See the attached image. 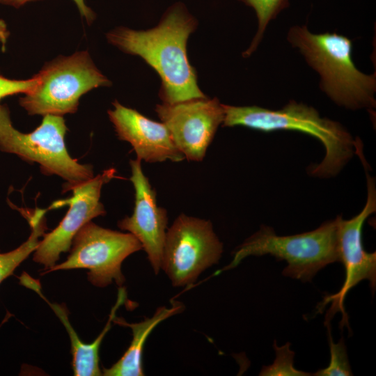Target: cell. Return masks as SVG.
<instances>
[{"label": "cell", "mask_w": 376, "mask_h": 376, "mask_svg": "<svg viewBox=\"0 0 376 376\" xmlns=\"http://www.w3.org/2000/svg\"><path fill=\"white\" fill-rule=\"evenodd\" d=\"M155 111L168 128L177 148L185 159L194 162L204 159L224 118L222 104L217 97L159 104Z\"/></svg>", "instance_id": "9c48e42d"}, {"label": "cell", "mask_w": 376, "mask_h": 376, "mask_svg": "<svg viewBox=\"0 0 376 376\" xmlns=\"http://www.w3.org/2000/svg\"><path fill=\"white\" fill-rule=\"evenodd\" d=\"M33 0H0V4L19 8ZM82 17L90 24L95 19L94 12L86 4L84 0H73Z\"/></svg>", "instance_id": "44dd1931"}, {"label": "cell", "mask_w": 376, "mask_h": 376, "mask_svg": "<svg viewBox=\"0 0 376 376\" xmlns=\"http://www.w3.org/2000/svg\"><path fill=\"white\" fill-rule=\"evenodd\" d=\"M36 86L19 100L29 115L63 116L75 113L80 97L89 91L109 86L87 51L54 59L37 74Z\"/></svg>", "instance_id": "8992f818"}, {"label": "cell", "mask_w": 376, "mask_h": 376, "mask_svg": "<svg viewBox=\"0 0 376 376\" xmlns=\"http://www.w3.org/2000/svg\"><path fill=\"white\" fill-rule=\"evenodd\" d=\"M47 210L36 208L32 214L24 215L28 220L31 232L26 242L14 250L6 253H0V283L9 276L12 275L15 269L29 256L35 251L47 229L45 213Z\"/></svg>", "instance_id": "2e32d148"}, {"label": "cell", "mask_w": 376, "mask_h": 376, "mask_svg": "<svg viewBox=\"0 0 376 376\" xmlns=\"http://www.w3.org/2000/svg\"><path fill=\"white\" fill-rule=\"evenodd\" d=\"M223 127L242 126L265 132L276 130L298 131L320 140L326 154L308 173L315 177L336 175L351 159L357 141L340 123L320 117L312 107L290 100L283 108L272 110L258 106H232L222 104Z\"/></svg>", "instance_id": "7a4b0ae2"}, {"label": "cell", "mask_w": 376, "mask_h": 376, "mask_svg": "<svg viewBox=\"0 0 376 376\" xmlns=\"http://www.w3.org/2000/svg\"><path fill=\"white\" fill-rule=\"evenodd\" d=\"M112 104L107 113L116 134L132 146L137 159L149 163L185 159L162 122L151 120L117 100Z\"/></svg>", "instance_id": "4fadbf2b"}, {"label": "cell", "mask_w": 376, "mask_h": 376, "mask_svg": "<svg viewBox=\"0 0 376 376\" xmlns=\"http://www.w3.org/2000/svg\"><path fill=\"white\" fill-rule=\"evenodd\" d=\"M251 7L255 11L258 19V29L251 45L242 56H250L258 48L269 23L290 5L289 0H237Z\"/></svg>", "instance_id": "e0dca14e"}, {"label": "cell", "mask_w": 376, "mask_h": 376, "mask_svg": "<svg viewBox=\"0 0 376 376\" xmlns=\"http://www.w3.org/2000/svg\"><path fill=\"white\" fill-rule=\"evenodd\" d=\"M270 254L288 265L283 274L311 281L327 265L340 262L338 251L337 220L327 221L319 228L301 234L277 235L271 227L262 226L233 252L231 262L213 276L235 268L250 256Z\"/></svg>", "instance_id": "277c9868"}, {"label": "cell", "mask_w": 376, "mask_h": 376, "mask_svg": "<svg viewBox=\"0 0 376 376\" xmlns=\"http://www.w3.org/2000/svg\"><path fill=\"white\" fill-rule=\"evenodd\" d=\"M184 305L179 301H172L171 306L159 307L150 318H146L137 323H128L122 318L114 317L113 321L120 325L131 329V343L120 359L110 368L102 369L104 376H142V353L144 344L152 330L162 321L182 312Z\"/></svg>", "instance_id": "9a60e30c"}, {"label": "cell", "mask_w": 376, "mask_h": 376, "mask_svg": "<svg viewBox=\"0 0 376 376\" xmlns=\"http://www.w3.org/2000/svg\"><path fill=\"white\" fill-rule=\"evenodd\" d=\"M276 359L274 363L268 366H263L259 375L262 376H307L311 375L296 369L293 366L295 352L290 350V343L279 347L276 340L274 343Z\"/></svg>", "instance_id": "ac0fdd59"}, {"label": "cell", "mask_w": 376, "mask_h": 376, "mask_svg": "<svg viewBox=\"0 0 376 376\" xmlns=\"http://www.w3.org/2000/svg\"><path fill=\"white\" fill-rule=\"evenodd\" d=\"M19 282L22 285L36 292L49 304L65 327L70 339L74 375L75 376L102 375V372L99 366L100 347L106 334L111 329V322L116 316V311L125 301L126 295L125 288H119L116 303L113 306L109 320L102 332L92 343L86 344L80 340L71 325L66 308L63 305L51 303L47 300L41 292V286L38 280L34 279L24 272L19 277Z\"/></svg>", "instance_id": "5bb4252c"}, {"label": "cell", "mask_w": 376, "mask_h": 376, "mask_svg": "<svg viewBox=\"0 0 376 376\" xmlns=\"http://www.w3.org/2000/svg\"><path fill=\"white\" fill-rule=\"evenodd\" d=\"M38 82V75L26 80L10 79L0 75V100L9 95L25 94L31 91Z\"/></svg>", "instance_id": "ffe728a7"}, {"label": "cell", "mask_w": 376, "mask_h": 376, "mask_svg": "<svg viewBox=\"0 0 376 376\" xmlns=\"http://www.w3.org/2000/svg\"><path fill=\"white\" fill-rule=\"evenodd\" d=\"M287 40L319 74L320 88L334 103L352 110L375 107L376 74L357 68L350 38L335 32L313 33L306 25H295Z\"/></svg>", "instance_id": "3957f363"}, {"label": "cell", "mask_w": 376, "mask_h": 376, "mask_svg": "<svg viewBox=\"0 0 376 376\" xmlns=\"http://www.w3.org/2000/svg\"><path fill=\"white\" fill-rule=\"evenodd\" d=\"M10 36V32L7 24L3 19H0V44L5 48L7 40Z\"/></svg>", "instance_id": "7402d4cb"}, {"label": "cell", "mask_w": 376, "mask_h": 376, "mask_svg": "<svg viewBox=\"0 0 376 376\" xmlns=\"http://www.w3.org/2000/svg\"><path fill=\"white\" fill-rule=\"evenodd\" d=\"M67 130L63 116L45 115L33 132H21L13 125L8 109L0 104V150L38 164L45 175L61 177L65 181L63 191L94 176L91 165L79 164L69 155L65 142Z\"/></svg>", "instance_id": "5b68a950"}, {"label": "cell", "mask_w": 376, "mask_h": 376, "mask_svg": "<svg viewBox=\"0 0 376 376\" xmlns=\"http://www.w3.org/2000/svg\"><path fill=\"white\" fill-rule=\"evenodd\" d=\"M198 26L184 3H175L155 27L136 31L120 26L107 33L109 43L127 54L140 56L161 79L159 97L174 104L207 96L197 83L195 68L189 61L187 43Z\"/></svg>", "instance_id": "6da1fadb"}, {"label": "cell", "mask_w": 376, "mask_h": 376, "mask_svg": "<svg viewBox=\"0 0 376 376\" xmlns=\"http://www.w3.org/2000/svg\"><path fill=\"white\" fill-rule=\"evenodd\" d=\"M66 260L44 274L61 269H88V279L94 285L106 287L113 282L121 287L125 279L121 265L125 258L142 249L140 242L130 233L101 227L91 221L75 236Z\"/></svg>", "instance_id": "52a82bcc"}, {"label": "cell", "mask_w": 376, "mask_h": 376, "mask_svg": "<svg viewBox=\"0 0 376 376\" xmlns=\"http://www.w3.org/2000/svg\"><path fill=\"white\" fill-rule=\"evenodd\" d=\"M222 252L223 244L210 221L182 213L167 229L161 269L172 285L188 287L218 263Z\"/></svg>", "instance_id": "ba28073f"}, {"label": "cell", "mask_w": 376, "mask_h": 376, "mask_svg": "<svg viewBox=\"0 0 376 376\" xmlns=\"http://www.w3.org/2000/svg\"><path fill=\"white\" fill-rule=\"evenodd\" d=\"M130 180L134 186V207L131 216L120 220L118 227L132 234L146 252L155 274L161 269L167 231L166 210L159 206L155 190L141 168V161L131 159Z\"/></svg>", "instance_id": "7c38bea8"}, {"label": "cell", "mask_w": 376, "mask_h": 376, "mask_svg": "<svg viewBox=\"0 0 376 376\" xmlns=\"http://www.w3.org/2000/svg\"><path fill=\"white\" fill-rule=\"evenodd\" d=\"M116 173L113 168L104 170L71 189L72 196L61 201L70 206L66 214L53 230L43 235L34 251V262L43 265L46 270L52 268L61 254L70 249L78 231L93 219L105 214L100 201L102 187L115 178Z\"/></svg>", "instance_id": "30bf717a"}, {"label": "cell", "mask_w": 376, "mask_h": 376, "mask_svg": "<svg viewBox=\"0 0 376 376\" xmlns=\"http://www.w3.org/2000/svg\"><path fill=\"white\" fill-rule=\"evenodd\" d=\"M368 196L359 214L349 220L338 216L337 237L340 262L345 270V281L340 290L326 297L324 304L332 302L328 313L331 317L340 311L344 313L343 301L347 292L359 282L368 280L373 290L376 285V253L367 252L363 245L362 228L366 219L376 210L374 179L367 174Z\"/></svg>", "instance_id": "8fae6325"}, {"label": "cell", "mask_w": 376, "mask_h": 376, "mask_svg": "<svg viewBox=\"0 0 376 376\" xmlns=\"http://www.w3.org/2000/svg\"><path fill=\"white\" fill-rule=\"evenodd\" d=\"M10 315H10L9 313H7V315H6V316L5 317L3 321V322H1V324H0V327H1V326L3 324V322H6V321L10 318Z\"/></svg>", "instance_id": "603a6c76"}, {"label": "cell", "mask_w": 376, "mask_h": 376, "mask_svg": "<svg viewBox=\"0 0 376 376\" xmlns=\"http://www.w3.org/2000/svg\"><path fill=\"white\" fill-rule=\"evenodd\" d=\"M331 359L329 366L313 374L315 376H350L352 375L347 359L345 342L341 338L335 343L329 333Z\"/></svg>", "instance_id": "d6986e66"}]
</instances>
